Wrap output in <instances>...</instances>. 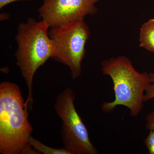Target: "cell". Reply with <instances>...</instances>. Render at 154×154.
I'll return each instance as SVG.
<instances>
[{"mask_svg": "<svg viewBox=\"0 0 154 154\" xmlns=\"http://www.w3.org/2000/svg\"><path fill=\"white\" fill-rule=\"evenodd\" d=\"M29 143L35 150L39 154H70L66 149L53 148L45 145L39 141L30 136Z\"/></svg>", "mask_w": 154, "mask_h": 154, "instance_id": "8", "label": "cell"}, {"mask_svg": "<svg viewBox=\"0 0 154 154\" xmlns=\"http://www.w3.org/2000/svg\"><path fill=\"white\" fill-rule=\"evenodd\" d=\"M10 18V15L8 13H3L1 14L0 16V19L1 21H3V20H7L9 19Z\"/></svg>", "mask_w": 154, "mask_h": 154, "instance_id": "13", "label": "cell"}, {"mask_svg": "<svg viewBox=\"0 0 154 154\" xmlns=\"http://www.w3.org/2000/svg\"><path fill=\"white\" fill-rule=\"evenodd\" d=\"M28 106L20 88L4 82L0 84V152L39 154L30 145L33 128L28 120Z\"/></svg>", "mask_w": 154, "mask_h": 154, "instance_id": "1", "label": "cell"}, {"mask_svg": "<svg viewBox=\"0 0 154 154\" xmlns=\"http://www.w3.org/2000/svg\"><path fill=\"white\" fill-rule=\"evenodd\" d=\"M100 0H43L39 17L50 28L84 19L97 12L95 5Z\"/></svg>", "mask_w": 154, "mask_h": 154, "instance_id": "6", "label": "cell"}, {"mask_svg": "<svg viewBox=\"0 0 154 154\" xmlns=\"http://www.w3.org/2000/svg\"><path fill=\"white\" fill-rule=\"evenodd\" d=\"M31 1L32 0H0V9H2L5 6L14 2L18 1Z\"/></svg>", "mask_w": 154, "mask_h": 154, "instance_id": "12", "label": "cell"}, {"mask_svg": "<svg viewBox=\"0 0 154 154\" xmlns=\"http://www.w3.org/2000/svg\"><path fill=\"white\" fill-rule=\"evenodd\" d=\"M149 73L151 82L146 91L144 97V102H145L154 98V73Z\"/></svg>", "mask_w": 154, "mask_h": 154, "instance_id": "9", "label": "cell"}, {"mask_svg": "<svg viewBox=\"0 0 154 154\" xmlns=\"http://www.w3.org/2000/svg\"><path fill=\"white\" fill-rule=\"evenodd\" d=\"M144 143L149 154H154V131H149Z\"/></svg>", "mask_w": 154, "mask_h": 154, "instance_id": "10", "label": "cell"}, {"mask_svg": "<svg viewBox=\"0 0 154 154\" xmlns=\"http://www.w3.org/2000/svg\"><path fill=\"white\" fill-rule=\"evenodd\" d=\"M101 65L103 74L112 80L115 95L112 102L103 103L102 111L110 113L122 105L129 109L131 116H137L143 108L145 93L151 82L149 73L138 72L125 56L106 60Z\"/></svg>", "mask_w": 154, "mask_h": 154, "instance_id": "2", "label": "cell"}, {"mask_svg": "<svg viewBox=\"0 0 154 154\" xmlns=\"http://www.w3.org/2000/svg\"><path fill=\"white\" fill-rule=\"evenodd\" d=\"M75 95L66 88L57 97L54 109L62 120L61 137L65 148L70 154H97L91 143L89 132L75 105Z\"/></svg>", "mask_w": 154, "mask_h": 154, "instance_id": "5", "label": "cell"}, {"mask_svg": "<svg viewBox=\"0 0 154 154\" xmlns=\"http://www.w3.org/2000/svg\"><path fill=\"white\" fill-rule=\"evenodd\" d=\"M48 34L55 48L52 58L69 67L73 79L79 78L90 36V29L84 19L51 27Z\"/></svg>", "mask_w": 154, "mask_h": 154, "instance_id": "4", "label": "cell"}, {"mask_svg": "<svg viewBox=\"0 0 154 154\" xmlns=\"http://www.w3.org/2000/svg\"><path fill=\"white\" fill-rule=\"evenodd\" d=\"M146 128L149 131H154V110L146 116Z\"/></svg>", "mask_w": 154, "mask_h": 154, "instance_id": "11", "label": "cell"}, {"mask_svg": "<svg viewBox=\"0 0 154 154\" xmlns=\"http://www.w3.org/2000/svg\"><path fill=\"white\" fill-rule=\"evenodd\" d=\"M49 26L42 20L37 22L29 18L26 23L18 25L15 39L17 64L28 88L26 104L31 109L33 104V86L34 75L54 53V45L48 34Z\"/></svg>", "mask_w": 154, "mask_h": 154, "instance_id": "3", "label": "cell"}, {"mask_svg": "<svg viewBox=\"0 0 154 154\" xmlns=\"http://www.w3.org/2000/svg\"><path fill=\"white\" fill-rule=\"evenodd\" d=\"M140 46L154 53V19L142 25L139 33Z\"/></svg>", "mask_w": 154, "mask_h": 154, "instance_id": "7", "label": "cell"}]
</instances>
